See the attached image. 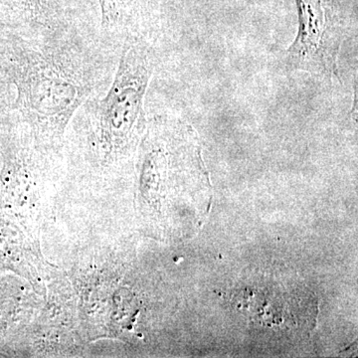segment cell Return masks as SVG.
I'll list each match as a JSON object with an SVG mask.
<instances>
[{"mask_svg":"<svg viewBox=\"0 0 358 358\" xmlns=\"http://www.w3.org/2000/svg\"><path fill=\"white\" fill-rule=\"evenodd\" d=\"M48 43L14 47L13 72L21 114L33 128L59 134L93 93L95 76L73 47Z\"/></svg>","mask_w":358,"mask_h":358,"instance_id":"1","label":"cell"},{"mask_svg":"<svg viewBox=\"0 0 358 358\" xmlns=\"http://www.w3.org/2000/svg\"><path fill=\"white\" fill-rule=\"evenodd\" d=\"M155 68L152 47L143 37H129L108 93L92 109L101 138L110 148L128 143L145 126V96Z\"/></svg>","mask_w":358,"mask_h":358,"instance_id":"2","label":"cell"},{"mask_svg":"<svg viewBox=\"0 0 358 358\" xmlns=\"http://www.w3.org/2000/svg\"><path fill=\"white\" fill-rule=\"evenodd\" d=\"M298 31L285 55L292 72H303L324 81L341 80L338 57L343 32L322 0H294Z\"/></svg>","mask_w":358,"mask_h":358,"instance_id":"3","label":"cell"},{"mask_svg":"<svg viewBox=\"0 0 358 358\" xmlns=\"http://www.w3.org/2000/svg\"><path fill=\"white\" fill-rule=\"evenodd\" d=\"M240 296V308L248 313L252 322L262 326L298 327L306 320L305 313L308 310L306 296L301 298L296 292H288L281 287L247 289Z\"/></svg>","mask_w":358,"mask_h":358,"instance_id":"4","label":"cell"},{"mask_svg":"<svg viewBox=\"0 0 358 358\" xmlns=\"http://www.w3.org/2000/svg\"><path fill=\"white\" fill-rule=\"evenodd\" d=\"M100 6L102 25L106 29H114L124 20L128 0H96Z\"/></svg>","mask_w":358,"mask_h":358,"instance_id":"5","label":"cell"}]
</instances>
